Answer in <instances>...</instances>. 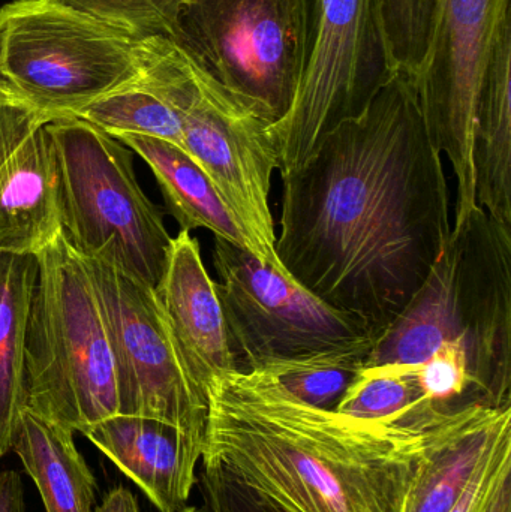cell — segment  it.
<instances>
[{"label":"cell","mask_w":511,"mask_h":512,"mask_svg":"<svg viewBox=\"0 0 511 512\" xmlns=\"http://www.w3.org/2000/svg\"><path fill=\"white\" fill-rule=\"evenodd\" d=\"M511 435V406L473 405L450 415L426 454L404 512H449L492 451Z\"/></svg>","instance_id":"2e32d148"},{"label":"cell","mask_w":511,"mask_h":512,"mask_svg":"<svg viewBox=\"0 0 511 512\" xmlns=\"http://www.w3.org/2000/svg\"><path fill=\"white\" fill-rule=\"evenodd\" d=\"M11 450L32 478L47 512H95L98 484L74 444V432L24 406Z\"/></svg>","instance_id":"ac0fdd59"},{"label":"cell","mask_w":511,"mask_h":512,"mask_svg":"<svg viewBox=\"0 0 511 512\" xmlns=\"http://www.w3.org/2000/svg\"><path fill=\"white\" fill-rule=\"evenodd\" d=\"M511 0H438L428 51L413 84L432 143L456 177L455 224H467L476 203L474 126L480 83L492 42Z\"/></svg>","instance_id":"7c38bea8"},{"label":"cell","mask_w":511,"mask_h":512,"mask_svg":"<svg viewBox=\"0 0 511 512\" xmlns=\"http://www.w3.org/2000/svg\"><path fill=\"white\" fill-rule=\"evenodd\" d=\"M53 117L0 93V252L36 255L60 233Z\"/></svg>","instance_id":"4fadbf2b"},{"label":"cell","mask_w":511,"mask_h":512,"mask_svg":"<svg viewBox=\"0 0 511 512\" xmlns=\"http://www.w3.org/2000/svg\"><path fill=\"white\" fill-rule=\"evenodd\" d=\"M95 512H140V507L134 493L126 487L119 486L105 496L101 505L95 508Z\"/></svg>","instance_id":"f546056e"},{"label":"cell","mask_w":511,"mask_h":512,"mask_svg":"<svg viewBox=\"0 0 511 512\" xmlns=\"http://www.w3.org/2000/svg\"><path fill=\"white\" fill-rule=\"evenodd\" d=\"M74 117L96 126L111 137L143 135L168 141L183 149L182 128L176 113L141 83L140 78L95 99Z\"/></svg>","instance_id":"7402d4cb"},{"label":"cell","mask_w":511,"mask_h":512,"mask_svg":"<svg viewBox=\"0 0 511 512\" xmlns=\"http://www.w3.org/2000/svg\"><path fill=\"white\" fill-rule=\"evenodd\" d=\"M452 343L467 354L480 405L511 406V228L480 207L452 233L365 366H417Z\"/></svg>","instance_id":"3957f363"},{"label":"cell","mask_w":511,"mask_h":512,"mask_svg":"<svg viewBox=\"0 0 511 512\" xmlns=\"http://www.w3.org/2000/svg\"><path fill=\"white\" fill-rule=\"evenodd\" d=\"M213 264L236 372L329 352L371 351L377 337L248 249L215 237Z\"/></svg>","instance_id":"30bf717a"},{"label":"cell","mask_w":511,"mask_h":512,"mask_svg":"<svg viewBox=\"0 0 511 512\" xmlns=\"http://www.w3.org/2000/svg\"><path fill=\"white\" fill-rule=\"evenodd\" d=\"M438 0H383L387 39L396 71L413 80L419 71L434 26Z\"/></svg>","instance_id":"d4e9b609"},{"label":"cell","mask_w":511,"mask_h":512,"mask_svg":"<svg viewBox=\"0 0 511 512\" xmlns=\"http://www.w3.org/2000/svg\"><path fill=\"white\" fill-rule=\"evenodd\" d=\"M479 512H511V465L501 472Z\"/></svg>","instance_id":"f1b7e54d"},{"label":"cell","mask_w":511,"mask_h":512,"mask_svg":"<svg viewBox=\"0 0 511 512\" xmlns=\"http://www.w3.org/2000/svg\"><path fill=\"white\" fill-rule=\"evenodd\" d=\"M336 412L360 420L410 424L434 423L447 417L438 414L423 396L414 366L399 364L363 366Z\"/></svg>","instance_id":"44dd1931"},{"label":"cell","mask_w":511,"mask_h":512,"mask_svg":"<svg viewBox=\"0 0 511 512\" xmlns=\"http://www.w3.org/2000/svg\"><path fill=\"white\" fill-rule=\"evenodd\" d=\"M309 14L311 0H183L177 45L272 126L302 80Z\"/></svg>","instance_id":"9c48e42d"},{"label":"cell","mask_w":511,"mask_h":512,"mask_svg":"<svg viewBox=\"0 0 511 512\" xmlns=\"http://www.w3.org/2000/svg\"><path fill=\"white\" fill-rule=\"evenodd\" d=\"M476 203L511 228V17L498 27L480 83L474 126Z\"/></svg>","instance_id":"e0dca14e"},{"label":"cell","mask_w":511,"mask_h":512,"mask_svg":"<svg viewBox=\"0 0 511 512\" xmlns=\"http://www.w3.org/2000/svg\"><path fill=\"white\" fill-rule=\"evenodd\" d=\"M185 512H209V511H207L206 507H204V508L188 507V510H186Z\"/></svg>","instance_id":"4dcf8cb0"},{"label":"cell","mask_w":511,"mask_h":512,"mask_svg":"<svg viewBox=\"0 0 511 512\" xmlns=\"http://www.w3.org/2000/svg\"><path fill=\"white\" fill-rule=\"evenodd\" d=\"M36 255L0 252V459L11 450L24 396V346L35 288Z\"/></svg>","instance_id":"ffe728a7"},{"label":"cell","mask_w":511,"mask_h":512,"mask_svg":"<svg viewBox=\"0 0 511 512\" xmlns=\"http://www.w3.org/2000/svg\"><path fill=\"white\" fill-rule=\"evenodd\" d=\"M60 231L75 252L155 289L173 237L135 176L132 150L78 117L47 125Z\"/></svg>","instance_id":"8992f818"},{"label":"cell","mask_w":511,"mask_h":512,"mask_svg":"<svg viewBox=\"0 0 511 512\" xmlns=\"http://www.w3.org/2000/svg\"><path fill=\"white\" fill-rule=\"evenodd\" d=\"M140 81L176 113L183 150L203 168L236 218L252 255L288 276L275 252L269 195L278 153L269 123L213 80L170 39L141 42Z\"/></svg>","instance_id":"277c9868"},{"label":"cell","mask_w":511,"mask_h":512,"mask_svg":"<svg viewBox=\"0 0 511 512\" xmlns=\"http://www.w3.org/2000/svg\"><path fill=\"white\" fill-rule=\"evenodd\" d=\"M135 42L179 39L183 0H50Z\"/></svg>","instance_id":"cb8c5ba5"},{"label":"cell","mask_w":511,"mask_h":512,"mask_svg":"<svg viewBox=\"0 0 511 512\" xmlns=\"http://www.w3.org/2000/svg\"><path fill=\"white\" fill-rule=\"evenodd\" d=\"M159 512L188 510L204 439L153 418L117 414L83 433Z\"/></svg>","instance_id":"9a60e30c"},{"label":"cell","mask_w":511,"mask_h":512,"mask_svg":"<svg viewBox=\"0 0 511 512\" xmlns=\"http://www.w3.org/2000/svg\"><path fill=\"white\" fill-rule=\"evenodd\" d=\"M371 351L329 352L264 369L297 399L314 408L336 411L356 381Z\"/></svg>","instance_id":"603a6c76"},{"label":"cell","mask_w":511,"mask_h":512,"mask_svg":"<svg viewBox=\"0 0 511 512\" xmlns=\"http://www.w3.org/2000/svg\"><path fill=\"white\" fill-rule=\"evenodd\" d=\"M81 259L113 349L119 414L164 421L204 439L206 394L192 379L153 288L104 262Z\"/></svg>","instance_id":"8fae6325"},{"label":"cell","mask_w":511,"mask_h":512,"mask_svg":"<svg viewBox=\"0 0 511 512\" xmlns=\"http://www.w3.org/2000/svg\"><path fill=\"white\" fill-rule=\"evenodd\" d=\"M511 465V435L506 436L492 451L471 480L458 504L449 512H479L485 504L501 472Z\"/></svg>","instance_id":"4316f807"},{"label":"cell","mask_w":511,"mask_h":512,"mask_svg":"<svg viewBox=\"0 0 511 512\" xmlns=\"http://www.w3.org/2000/svg\"><path fill=\"white\" fill-rule=\"evenodd\" d=\"M153 291L192 379L206 394L215 376L234 372L236 366L218 283L207 273L198 240L188 231L171 240L164 274Z\"/></svg>","instance_id":"5bb4252c"},{"label":"cell","mask_w":511,"mask_h":512,"mask_svg":"<svg viewBox=\"0 0 511 512\" xmlns=\"http://www.w3.org/2000/svg\"><path fill=\"white\" fill-rule=\"evenodd\" d=\"M281 180L282 267L380 336L452 237L443 155L413 80L396 71L362 114L324 135Z\"/></svg>","instance_id":"6da1fadb"},{"label":"cell","mask_w":511,"mask_h":512,"mask_svg":"<svg viewBox=\"0 0 511 512\" xmlns=\"http://www.w3.org/2000/svg\"><path fill=\"white\" fill-rule=\"evenodd\" d=\"M36 261L24 346L26 408L83 435L119 414L107 325L86 264L62 231Z\"/></svg>","instance_id":"5b68a950"},{"label":"cell","mask_w":511,"mask_h":512,"mask_svg":"<svg viewBox=\"0 0 511 512\" xmlns=\"http://www.w3.org/2000/svg\"><path fill=\"white\" fill-rule=\"evenodd\" d=\"M141 72V42L71 9L50 0L0 9V86L53 119L74 117Z\"/></svg>","instance_id":"52a82bcc"},{"label":"cell","mask_w":511,"mask_h":512,"mask_svg":"<svg viewBox=\"0 0 511 512\" xmlns=\"http://www.w3.org/2000/svg\"><path fill=\"white\" fill-rule=\"evenodd\" d=\"M206 396L201 459L221 463L285 512H404L450 418L410 424L324 411L264 370L215 376Z\"/></svg>","instance_id":"7a4b0ae2"},{"label":"cell","mask_w":511,"mask_h":512,"mask_svg":"<svg viewBox=\"0 0 511 512\" xmlns=\"http://www.w3.org/2000/svg\"><path fill=\"white\" fill-rule=\"evenodd\" d=\"M395 72L383 0H311L302 80L290 111L269 126L279 174L306 164L324 135L362 114Z\"/></svg>","instance_id":"ba28073f"},{"label":"cell","mask_w":511,"mask_h":512,"mask_svg":"<svg viewBox=\"0 0 511 512\" xmlns=\"http://www.w3.org/2000/svg\"><path fill=\"white\" fill-rule=\"evenodd\" d=\"M3 92H6V90H5V89H3V87H2V86H0V93H3Z\"/></svg>","instance_id":"1f68e13d"},{"label":"cell","mask_w":511,"mask_h":512,"mask_svg":"<svg viewBox=\"0 0 511 512\" xmlns=\"http://www.w3.org/2000/svg\"><path fill=\"white\" fill-rule=\"evenodd\" d=\"M200 486L209 512H285L260 492L240 481L224 465L203 459Z\"/></svg>","instance_id":"484cf974"},{"label":"cell","mask_w":511,"mask_h":512,"mask_svg":"<svg viewBox=\"0 0 511 512\" xmlns=\"http://www.w3.org/2000/svg\"><path fill=\"white\" fill-rule=\"evenodd\" d=\"M0 512H26L23 481L12 469L0 472Z\"/></svg>","instance_id":"83f0119b"},{"label":"cell","mask_w":511,"mask_h":512,"mask_svg":"<svg viewBox=\"0 0 511 512\" xmlns=\"http://www.w3.org/2000/svg\"><path fill=\"white\" fill-rule=\"evenodd\" d=\"M152 170L170 215L180 231H212L215 237L248 249V242L233 213L222 200L203 168L176 144L143 135H117ZM249 251V249H248Z\"/></svg>","instance_id":"d6986e66"}]
</instances>
